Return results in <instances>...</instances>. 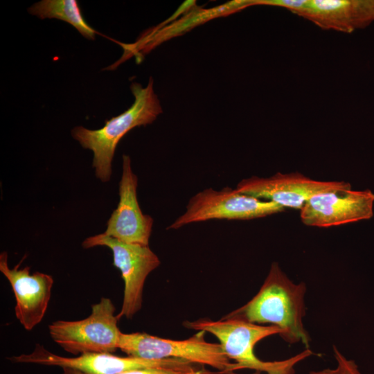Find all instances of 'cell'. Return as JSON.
Returning <instances> with one entry per match:
<instances>
[{"label": "cell", "mask_w": 374, "mask_h": 374, "mask_svg": "<svg viewBox=\"0 0 374 374\" xmlns=\"http://www.w3.org/2000/svg\"><path fill=\"white\" fill-rule=\"evenodd\" d=\"M285 208L273 202L241 193L230 187L220 190L206 188L193 196L186 211L169 229L211 220H249L283 212Z\"/></svg>", "instance_id": "52a82bcc"}, {"label": "cell", "mask_w": 374, "mask_h": 374, "mask_svg": "<svg viewBox=\"0 0 374 374\" xmlns=\"http://www.w3.org/2000/svg\"><path fill=\"white\" fill-rule=\"evenodd\" d=\"M137 185L138 179L132 171L131 159L123 154L119 202L103 233L123 242L148 246L154 220L141 210L137 199Z\"/></svg>", "instance_id": "8fae6325"}, {"label": "cell", "mask_w": 374, "mask_h": 374, "mask_svg": "<svg viewBox=\"0 0 374 374\" xmlns=\"http://www.w3.org/2000/svg\"><path fill=\"white\" fill-rule=\"evenodd\" d=\"M184 326L215 335L220 341L226 355L236 362V370L249 368L268 374H294V365L313 354L309 348H306L303 352L283 361L263 362L258 359L253 351L255 345L268 336L280 335L281 332L279 328L272 325L262 326L224 317L220 321L200 319L186 321Z\"/></svg>", "instance_id": "3957f363"}, {"label": "cell", "mask_w": 374, "mask_h": 374, "mask_svg": "<svg viewBox=\"0 0 374 374\" xmlns=\"http://www.w3.org/2000/svg\"><path fill=\"white\" fill-rule=\"evenodd\" d=\"M374 193L369 189H339L308 199L300 210L306 226L331 227L366 220L373 216Z\"/></svg>", "instance_id": "30bf717a"}, {"label": "cell", "mask_w": 374, "mask_h": 374, "mask_svg": "<svg viewBox=\"0 0 374 374\" xmlns=\"http://www.w3.org/2000/svg\"><path fill=\"white\" fill-rule=\"evenodd\" d=\"M39 19H57L74 27L83 37L94 39L96 30L84 19L76 0H42L28 9Z\"/></svg>", "instance_id": "5bb4252c"}, {"label": "cell", "mask_w": 374, "mask_h": 374, "mask_svg": "<svg viewBox=\"0 0 374 374\" xmlns=\"http://www.w3.org/2000/svg\"><path fill=\"white\" fill-rule=\"evenodd\" d=\"M294 14L322 29L350 33L374 21V0H305Z\"/></svg>", "instance_id": "4fadbf2b"}, {"label": "cell", "mask_w": 374, "mask_h": 374, "mask_svg": "<svg viewBox=\"0 0 374 374\" xmlns=\"http://www.w3.org/2000/svg\"><path fill=\"white\" fill-rule=\"evenodd\" d=\"M204 331L185 340L163 339L145 332L120 335L118 348L129 356L148 359L175 358L211 366L224 373L236 370L220 344L208 342Z\"/></svg>", "instance_id": "5b68a950"}, {"label": "cell", "mask_w": 374, "mask_h": 374, "mask_svg": "<svg viewBox=\"0 0 374 374\" xmlns=\"http://www.w3.org/2000/svg\"><path fill=\"white\" fill-rule=\"evenodd\" d=\"M115 311L111 299L103 297L92 305L91 314L84 319L52 322L48 326L50 336L72 355L114 353L118 348L121 333Z\"/></svg>", "instance_id": "277c9868"}, {"label": "cell", "mask_w": 374, "mask_h": 374, "mask_svg": "<svg viewBox=\"0 0 374 374\" xmlns=\"http://www.w3.org/2000/svg\"><path fill=\"white\" fill-rule=\"evenodd\" d=\"M305 290L304 283H293L278 264L273 262L256 295L224 317L271 323L280 329V335L286 342H301L309 348L310 338L303 323Z\"/></svg>", "instance_id": "6da1fadb"}, {"label": "cell", "mask_w": 374, "mask_h": 374, "mask_svg": "<svg viewBox=\"0 0 374 374\" xmlns=\"http://www.w3.org/2000/svg\"><path fill=\"white\" fill-rule=\"evenodd\" d=\"M305 0H253V6L266 5L286 8L293 14L304 4Z\"/></svg>", "instance_id": "2e32d148"}, {"label": "cell", "mask_w": 374, "mask_h": 374, "mask_svg": "<svg viewBox=\"0 0 374 374\" xmlns=\"http://www.w3.org/2000/svg\"><path fill=\"white\" fill-rule=\"evenodd\" d=\"M352 188L345 181H319L300 172H277L269 177L251 176L236 186L238 192L273 202L285 208L301 210L312 196L330 190Z\"/></svg>", "instance_id": "9c48e42d"}, {"label": "cell", "mask_w": 374, "mask_h": 374, "mask_svg": "<svg viewBox=\"0 0 374 374\" xmlns=\"http://www.w3.org/2000/svg\"><path fill=\"white\" fill-rule=\"evenodd\" d=\"M62 374H87L78 370L63 368ZM118 374H184L182 372L167 368H146L125 371Z\"/></svg>", "instance_id": "e0dca14e"}, {"label": "cell", "mask_w": 374, "mask_h": 374, "mask_svg": "<svg viewBox=\"0 0 374 374\" xmlns=\"http://www.w3.org/2000/svg\"><path fill=\"white\" fill-rule=\"evenodd\" d=\"M153 84L152 78H150L145 87L133 82L130 86L134 96L132 106L121 114L106 120L103 127L89 130L77 126L72 130V136L82 147L93 152L92 166L100 181L106 182L110 179L112 163L120 140L134 127L152 123L162 113Z\"/></svg>", "instance_id": "7a4b0ae2"}, {"label": "cell", "mask_w": 374, "mask_h": 374, "mask_svg": "<svg viewBox=\"0 0 374 374\" xmlns=\"http://www.w3.org/2000/svg\"><path fill=\"white\" fill-rule=\"evenodd\" d=\"M10 269L8 253L0 254V271L9 281L15 299V316L27 330L39 323L46 312L53 285L51 276L39 271L30 274L29 266Z\"/></svg>", "instance_id": "7c38bea8"}, {"label": "cell", "mask_w": 374, "mask_h": 374, "mask_svg": "<svg viewBox=\"0 0 374 374\" xmlns=\"http://www.w3.org/2000/svg\"><path fill=\"white\" fill-rule=\"evenodd\" d=\"M82 246L84 249L104 246L111 249L113 265L121 271L125 285L123 305L117 317L119 319L132 318L142 307L147 276L160 265L158 256L149 246L123 242L103 233L86 238Z\"/></svg>", "instance_id": "ba28073f"}, {"label": "cell", "mask_w": 374, "mask_h": 374, "mask_svg": "<svg viewBox=\"0 0 374 374\" xmlns=\"http://www.w3.org/2000/svg\"><path fill=\"white\" fill-rule=\"evenodd\" d=\"M9 359L15 363L69 368L87 374H118L132 370L146 368L172 369L184 374L208 373L204 370L197 368L193 365V363L184 359L175 358L148 359L132 356L123 357L112 353H89L75 357H66L55 355L39 344L35 345L32 353L13 356Z\"/></svg>", "instance_id": "8992f818"}, {"label": "cell", "mask_w": 374, "mask_h": 374, "mask_svg": "<svg viewBox=\"0 0 374 374\" xmlns=\"http://www.w3.org/2000/svg\"><path fill=\"white\" fill-rule=\"evenodd\" d=\"M334 355L337 362L335 368H326L319 371H311L310 374H361L353 360L346 359L334 346Z\"/></svg>", "instance_id": "9a60e30c"}]
</instances>
